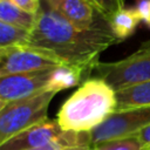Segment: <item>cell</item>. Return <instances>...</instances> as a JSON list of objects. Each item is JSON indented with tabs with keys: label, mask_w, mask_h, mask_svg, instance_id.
Wrapping results in <instances>:
<instances>
[{
	"label": "cell",
	"mask_w": 150,
	"mask_h": 150,
	"mask_svg": "<svg viewBox=\"0 0 150 150\" xmlns=\"http://www.w3.org/2000/svg\"><path fill=\"white\" fill-rule=\"evenodd\" d=\"M135 11L139 20L150 28V0H137Z\"/></svg>",
	"instance_id": "2e32d148"
},
{
	"label": "cell",
	"mask_w": 150,
	"mask_h": 150,
	"mask_svg": "<svg viewBox=\"0 0 150 150\" xmlns=\"http://www.w3.org/2000/svg\"><path fill=\"white\" fill-rule=\"evenodd\" d=\"M115 110V90L103 80L89 77L64 101L56 121L63 131L90 132Z\"/></svg>",
	"instance_id": "7a4b0ae2"
},
{
	"label": "cell",
	"mask_w": 150,
	"mask_h": 150,
	"mask_svg": "<svg viewBox=\"0 0 150 150\" xmlns=\"http://www.w3.org/2000/svg\"><path fill=\"white\" fill-rule=\"evenodd\" d=\"M89 1L108 20L116 12L123 9L124 8V2H125V0H89Z\"/></svg>",
	"instance_id": "5bb4252c"
},
{
	"label": "cell",
	"mask_w": 150,
	"mask_h": 150,
	"mask_svg": "<svg viewBox=\"0 0 150 150\" xmlns=\"http://www.w3.org/2000/svg\"><path fill=\"white\" fill-rule=\"evenodd\" d=\"M5 104H6L5 102H1V101H0V110H1V108H2V107H4Z\"/></svg>",
	"instance_id": "d6986e66"
},
{
	"label": "cell",
	"mask_w": 150,
	"mask_h": 150,
	"mask_svg": "<svg viewBox=\"0 0 150 150\" xmlns=\"http://www.w3.org/2000/svg\"><path fill=\"white\" fill-rule=\"evenodd\" d=\"M91 146H82V145H77L74 143H69V142H54L48 145L34 148L30 150H87Z\"/></svg>",
	"instance_id": "9a60e30c"
},
{
	"label": "cell",
	"mask_w": 150,
	"mask_h": 150,
	"mask_svg": "<svg viewBox=\"0 0 150 150\" xmlns=\"http://www.w3.org/2000/svg\"><path fill=\"white\" fill-rule=\"evenodd\" d=\"M93 148L96 150H145L136 135L102 142Z\"/></svg>",
	"instance_id": "4fadbf2b"
},
{
	"label": "cell",
	"mask_w": 150,
	"mask_h": 150,
	"mask_svg": "<svg viewBox=\"0 0 150 150\" xmlns=\"http://www.w3.org/2000/svg\"><path fill=\"white\" fill-rule=\"evenodd\" d=\"M59 66L66 64L50 53L26 43L0 47V79Z\"/></svg>",
	"instance_id": "52a82bcc"
},
{
	"label": "cell",
	"mask_w": 150,
	"mask_h": 150,
	"mask_svg": "<svg viewBox=\"0 0 150 150\" xmlns=\"http://www.w3.org/2000/svg\"><path fill=\"white\" fill-rule=\"evenodd\" d=\"M89 79L82 69L59 66L0 79V101L8 103L45 93H59Z\"/></svg>",
	"instance_id": "3957f363"
},
{
	"label": "cell",
	"mask_w": 150,
	"mask_h": 150,
	"mask_svg": "<svg viewBox=\"0 0 150 150\" xmlns=\"http://www.w3.org/2000/svg\"><path fill=\"white\" fill-rule=\"evenodd\" d=\"M41 2L80 28L88 29L108 22V19L88 0H41Z\"/></svg>",
	"instance_id": "ba28073f"
},
{
	"label": "cell",
	"mask_w": 150,
	"mask_h": 150,
	"mask_svg": "<svg viewBox=\"0 0 150 150\" xmlns=\"http://www.w3.org/2000/svg\"><path fill=\"white\" fill-rule=\"evenodd\" d=\"M88 1H89V0H88Z\"/></svg>",
	"instance_id": "7402d4cb"
},
{
	"label": "cell",
	"mask_w": 150,
	"mask_h": 150,
	"mask_svg": "<svg viewBox=\"0 0 150 150\" xmlns=\"http://www.w3.org/2000/svg\"><path fill=\"white\" fill-rule=\"evenodd\" d=\"M116 110L150 105V81L131 84L115 90Z\"/></svg>",
	"instance_id": "9c48e42d"
},
{
	"label": "cell",
	"mask_w": 150,
	"mask_h": 150,
	"mask_svg": "<svg viewBox=\"0 0 150 150\" xmlns=\"http://www.w3.org/2000/svg\"><path fill=\"white\" fill-rule=\"evenodd\" d=\"M28 30L0 21V47L26 43Z\"/></svg>",
	"instance_id": "7c38bea8"
},
{
	"label": "cell",
	"mask_w": 150,
	"mask_h": 150,
	"mask_svg": "<svg viewBox=\"0 0 150 150\" xmlns=\"http://www.w3.org/2000/svg\"><path fill=\"white\" fill-rule=\"evenodd\" d=\"M108 21L114 35L120 41L129 38L141 22L135 8H123L111 15Z\"/></svg>",
	"instance_id": "8fae6325"
},
{
	"label": "cell",
	"mask_w": 150,
	"mask_h": 150,
	"mask_svg": "<svg viewBox=\"0 0 150 150\" xmlns=\"http://www.w3.org/2000/svg\"><path fill=\"white\" fill-rule=\"evenodd\" d=\"M55 94L45 93L6 103L0 110V145L21 131L47 120V111Z\"/></svg>",
	"instance_id": "277c9868"
},
{
	"label": "cell",
	"mask_w": 150,
	"mask_h": 150,
	"mask_svg": "<svg viewBox=\"0 0 150 150\" xmlns=\"http://www.w3.org/2000/svg\"><path fill=\"white\" fill-rule=\"evenodd\" d=\"M36 14L23 11L9 0H0V21L30 30L35 23Z\"/></svg>",
	"instance_id": "30bf717a"
},
{
	"label": "cell",
	"mask_w": 150,
	"mask_h": 150,
	"mask_svg": "<svg viewBox=\"0 0 150 150\" xmlns=\"http://www.w3.org/2000/svg\"><path fill=\"white\" fill-rule=\"evenodd\" d=\"M136 136L141 141V143L144 146V149H150V125L146 127V128H144Z\"/></svg>",
	"instance_id": "ac0fdd59"
},
{
	"label": "cell",
	"mask_w": 150,
	"mask_h": 150,
	"mask_svg": "<svg viewBox=\"0 0 150 150\" xmlns=\"http://www.w3.org/2000/svg\"><path fill=\"white\" fill-rule=\"evenodd\" d=\"M91 74L107 82L114 90L150 81V39L129 56L114 61H98Z\"/></svg>",
	"instance_id": "5b68a950"
},
{
	"label": "cell",
	"mask_w": 150,
	"mask_h": 150,
	"mask_svg": "<svg viewBox=\"0 0 150 150\" xmlns=\"http://www.w3.org/2000/svg\"><path fill=\"white\" fill-rule=\"evenodd\" d=\"M9 1H12L18 7L32 14H38V12L41 8V0H9Z\"/></svg>",
	"instance_id": "e0dca14e"
},
{
	"label": "cell",
	"mask_w": 150,
	"mask_h": 150,
	"mask_svg": "<svg viewBox=\"0 0 150 150\" xmlns=\"http://www.w3.org/2000/svg\"><path fill=\"white\" fill-rule=\"evenodd\" d=\"M145 150H150V149H145Z\"/></svg>",
	"instance_id": "44dd1931"
},
{
	"label": "cell",
	"mask_w": 150,
	"mask_h": 150,
	"mask_svg": "<svg viewBox=\"0 0 150 150\" xmlns=\"http://www.w3.org/2000/svg\"><path fill=\"white\" fill-rule=\"evenodd\" d=\"M118 42L109 21L88 29L80 28L41 2L26 45L48 52L63 64L82 69L89 76L100 54Z\"/></svg>",
	"instance_id": "6da1fadb"
},
{
	"label": "cell",
	"mask_w": 150,
	"mask_h": 150,
	"mask_svg": "<svg viewBox=\"0 0 150 150\" xmlns=\"http://www.w3.org/2000/svg\"><path fill=\"white\" fill-rule=\"evenodd\" d=\"M150 125V105L114 111L104 122L89 132L90 146L110 139L137 135Z\"/></svg>",
	"instance_id": "8992f818"
},
{
	"label": "cell",
	"mask_w": 150,
	"mask_h": 150,
	"mask_svg": "<svg viewBox=\"0 0 150 150\" xmlns=\"http://www.w3.org/2000/svg\"><path fill=\"white\" fill-rule=\"evenodd\" d=\"M87 150H96L95 148H89V149H87Z\"/></svg>",
	"instance_id": "ffe728a7"
}]
</instances>
